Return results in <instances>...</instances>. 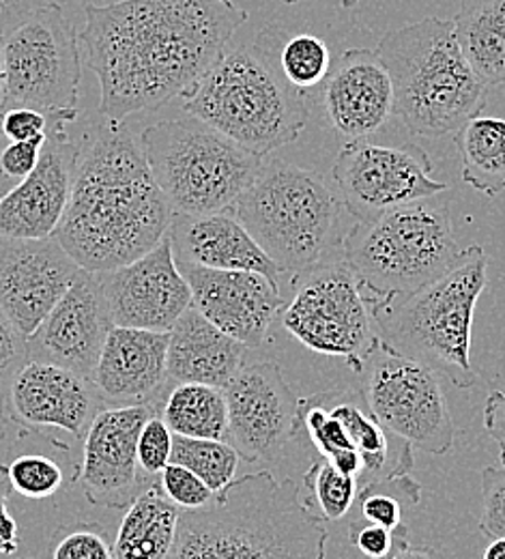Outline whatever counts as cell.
I'll return each instance as SVG.
<instances>
[{
  "instance_id": "f35d334b",
  "label": "cell",
  "mask_w": 505,
  "mask_h": 559,
  "mask_svg": "<svg viewBox=\"0 0 505 559\" xmlns=\"http://www.w3.org/2000/svg\"><path fill=\"white\" fill-rule=\"evenodd\" d=\"M31 359L26 336L13 325L7 312L0 308V399L7 401L9 388L15 374Z\"/></svg>"
},
{
  "instance_id": "ac0fdd59",
  "label": "cell",
  "mask_w": 505,
  "mask_h": 559,
  "mask_svg": "<svg viewBox=\"0 0 505 559\" xmlns=\"http://www.w3.org/2000/svg\"><path fill=\"white\" fill-rule=\"evenodd\" d=\"M80 270L57 237L0 239V308L28 338Z\"/></svg>"
},
{
  "instance_id": "52a82bcc",
  "label": "cell",
  "mask_w": 505,
  "mask_h": 559,
  "mask_svg": "<svg viewBox=\"0 0 505 559\" xmlns=\"http://www.w3.org/2000/svg\"><path fill=\"white\" fill-rule=\"evenodd\" d=\"M342 254L376 314L445 276L462 250L438 194L358 222L345 235Z\"/></svg>"
},
{
  "instance_id": "f1b7e54d",
  "label": "cell",
  "mask_w": 505,
  "mask_h": 559,
  "mask_svg": "<svg viewBox=\"0 0 505 559\" xmlns=\"http://www.w3.org/2000/svg\"><path fill=\"white\" fill-rule=\"evenodd\" d=\"M172 435L228 441V405L224 390L181 383L172 385L159 407Z\"/></svg>"
},
{
  "instance_id": "9a60e30c",
  "label": "cell",
  "mask_w": 505,
  "mask_h": 559,
  "mask_svg": "<svg viewBox=\"0 0 505 559\" xmlns=\"http://www.w3.org/2000/svg\"><path fill=\"white\" fill-rule=\"evenodd\" d=\"M77 115L48 119V136L37 168L0 201V239L55 237L70 205L80 153L73 139Z\"/></svg>"
},
{
  "instance_id": "8992f818",
  "label": "cell",
  "mask_w": 505,
  "mask_h": 559,
  "mask_svg": "<svg viewBox=\"0 0 505 559\" xmlns=\"http://www.w3.org/2000/svg\"><path fill=\"white\" fill-rule=\"evenodd\" d=\"M394 84V112L418 136H454L480 117L489 88L465 61L454 22L424 17L389 31L376 48Z\"/></svg>"
},
{
  "instance_id": "f546056e",
  "label": "cell",
  "mask_w": 505,
  "mask_h": 559,
  "mask_svg": "<svg viewBox=\"0 0 505 559\" xmlns=\"http://www.w3.org/2000/svg\"><path fill=\"white\" fill-rule=\"evenodd\" d=\"M276 61V68L292 88L310 93L321 88L332 70L329 46L310 33H289L280 26H267L258 33Z\"/></svg>"
},
{
  "instance_id": "7a4b0ae2",
  "label": "cell",
  "mask_w": 505,
  "mask_h": 559,
  "mask_svg": "<svg viewBox=\"0 0 505 559\" xmlns=\"http://www.w3.org/2000/svg\"><path fill=\"white\" fill-rule=\"evenodd\" d=\"M77 140L72 199L55 237L82 270L104 274L151 252L175 211L128 121L99 115Z\"/></svg>"
},
{
  "instance_id": "e575fe53",
  "label": "cell",
  "mask_w": 505,
  "mask_h": 559,
  "mask_svg": "<svg viewBox=\"0 0 505 559\" xmlns=\"http://www.w3.org/2000/svg\"><path fill=\"white\" fill-rule=\"evenodd\" d=\"M172 456V430L159 414L151 416L139 437V469L148 480H157L170 465Z\"/></svg>"
},
{
  "instance_id": "603a6c76",
  "label": "cell",
  "mask_w": 505,
  "mask_h": 559,
  "mask_svg": "<svg viewBox=\"0 0 505 559\" xmlns=\"http://www.w3.org/2000/svg\"><path fill=\"white\" fill-rule=\"evenodd\" d=\"M168 334L112 328L99 355L93 383L104 401L117 407H161L168 390Z\"/></svg>"
},
{
  "instance_id": "4fadbf2b",
  "label": "cell",
  "mask_w": 505,
  "mask_h": 559,
  "mask_svg": "<svg viewBox=\"0 0 505 559\" xmlns=\"http://www.w3.org/2000/svg\"><path fill=\"white\" fill-rule=\"evenodd\" d=\"M332 177L345 210L358 222L449 192V183L434 179L429 153L416 144L349 142L340 151Z\"/></svg>"
},
{
  "instance_id": "6da1fadb",
  "label": "cell",
  "mask_w": 505,
  "mask_h": 559,
  "mask_svg": "<svg viewBox=\"0 0 505 559\" xmlns=\"http://www.w3.org/2000/svg\"><path fill=\"white\" fill-rule=\"evenodd\" d=\"M248 17L232 0L88 4L82 44L99 82V115L123 123L185 97Z\"/></svg>"
},
{
  "instance_id": "60d3db41",
  "label": "cell",
  "mask_w": 505,
  "mask_h": 559,
  "mask_svg": "<svg viewBox=\"0 0 505 559\" xmlns=\"http://www.w3.org/2000/svg\"><path fill=\"white\" fill-rule=\"evenodd\" d=\"M48 117L33 108H11L0 117V134L9 142H26L48 134Z\"/></svg>"
},
{
  "instance_id": "ab89813d",
  "label": "cell",
  "mask_w": 505,
  "mask_h": 559,
  "mask_svg": "<svg viewBox=\"0 0 505 559\" xmlns=\"http://www.w3.org/2000/svg\"><path fill=\"white\" fill-rule=\"evenodd\" d=\"M50 559H115V549L99 530L77 527L55 545Z\"/></svg>"
},
{
  "instance_id": "ba28073f",
  "label": "cell",
  "mask_w": 505,
  "mask_h": 559,
  "mask_svg": "<svg viewBox=\"0 0 505 559\" xmlns=\"http://www.w3.org/2000/svg\"><path fill=\"white\" fill-rule=\"evenodd\" d=\"M486 282V250H462L445 276L372 314L381 349L431 368L458 390L473 388L478 372L471 364V332Z\"/></svg>"
},
{
  "instance_id": "7dc6e473",
  "label": "cell",
  "mask_w": 505,
  "mask_h": 559,
  "mask_svg": "<svg viewBox=\"0 0 505 559\" xmlns=\"http://www.w3.org/2000/svg\"><path fill=\"white\" fill-rule=\"evenodd\" d=\"M4 93H7V80H4V55H2V39H0V117L4 110Z\"/></svg>"
},
{
  "instance_id": "cb8c5ba5",
  "label": "cell",
  "mask_w": 505,
  "mask_h": 559,
  "mask_svg": "<svg viewBox=\"0 0 505 559\" xmlns=\"http://www.w3.org/2000/svg\"><path fill=\"white\" fill-rule=\"evenodd\" d=\"M168 237L179 265H196L221 272H252L265 276L280 288V267L228 211L205 215L175 213Z\"/></svg>"
},
{
  "instance_id": "d6a6232c",
  "label": "cell",
  "mask_w": 505,
  "mask_h": 559,
  "mask_svg": "<svg viewBox=\"0 0 505 559\" xmlns=\"http://www.w3.org/2000/svg\"><path fill=\"white\" fill-rule=\"evenodd\" d=\"M420 499L422 489L411 476L368 483L361 487L356 501V508L360 510L358 519L387 530H402L405 514L411 508H418Z\"/></svg>"
},
{
  "instance_id": "3957f363",
  "label": "cell",
  "mask_w": 505,
  "mask_h": 559,
  "mask_svg": "<svg viewBox=\"0 0 505 559\" xmlns=\"http://www.w3.org/2000/svg\"><path fill=\"white\" fill-rule=\"evenodd\" d=\"M329 527L292 480L248 474L199 510H181L168 559H327Z\"/></svg>"
},
{
  "instance_id": "e0dca14e",
  "label": "cell",
  "mask_w": 505,
  "mask_h": 559,
  "mask_svg": "<svg viewBox=\"0 0 505 559\" xmlns=\"http://www.w3.org/2000/svg\"><path fill=\"white\" fill-rule=\"evenodd\" d=\"M115 323L101 276L80 270L70 290L26 338L35 361L55 364L91 379Z\"/></svg>"
},
{
  "instance_id": "30bf717a",
  "label": "cell",
  "mask_w": 505,
  "mask_h": 559,
  "mask_svg": "<svg viewBox=\"0 0 505 559\" xmlns=\"http://www.w3.org/2000/svg\"><path fill=\"white\" fill-rule=\"evenodd\" d=\"M289 301L280 310L285 330L314 353L342 357L358 374L381 349L370 306L345 254L290 278Z\"/></svg>"
},
{
  "instance_id": "f6af8a7d",
  "label": "cell",
  "mask_w": 505,
  "mask_h": 559,
  "mask_svg": "<svg viewBox=\"0 0 505 559\" xmlns=\"http://www.w3.org/2000/svg\"><path fill=\"white\" fill-rule=\"evenodd\" d=\"M389 559H445L436 549L433 547H424V545H420V547H413V545H402L394 556Z\"/></svg>"
},
{
  "instance_id": "681fc988",
  "label": "cell",
  "mask_w": 505,
  "mask_h": 559,
  "mask_svg": "<svg viewBox=\"0 0 505 559\" xmlns=\"http://www.w3.org/2000/svg\"><path fill=\"white\" fill-rule=\"evenodd\" d=\"M285 2H287V4H297V2H305V0H285ZM338 2H340L345 9H349V7H353L358 0H338Z\"/></svg>"
},
{
  "instance_id": "5bb4252c",
  "label": "cell",
  "mask_w": 505,
  "mask_h": 559,
  "mask_svg": "<svg viewBox=\"0 0 505 559\" xmlns=\"http://www.w3.org/2000/svg\"><path fill=\"white\" fill-rule=\"evenodd\" d=\"M224 394L228 443L252 465L276 463L301 430V399L294 396L280 366L245 364Z\"/></svg>"
},
{
  "instance_id": "74e56055",
  "label": "cell",
  "mask_w": 505,
  "mask_h": 559,
  "mask_svg": "<svg viewBox=\"0 0 505 559\" xmlns=\"http://www.w3.org/2000/svg\"><path fill=\"white\" fill-rule=\"evenodd\" d=\"M480 532L489 540L505 538V467L491 465L482 472Z\"/></svg>"
},
{
  "instance_id": "d6986e66",
  "label": "cell",
  "mask_w": 505,
  "mask_h": 559,
  "mask_svg": "<svg viewBox=\"0 0 505 559\" xmlns=\"http://www.w3.org/2000/svg\"><path fill=\"white\" fill-rule=\"evenodd\" d=\"M192 290V306L226 336L248 349L267 343L274 321L285 306L282 290L252 272H221L179 265Z\"/></svg>"
},
{
  "instance_id": "d4e9b609",
  "label": "cell",
  "mask_w": 505,
  "mask_h": 559,
  "mask_svg": "<svg viewBox=\"0 0 505 559\" xmlns=\"http://www.w3.org/2000/svg\"><path fill=\"white\" fill-rule=\"evenodd\" d=\"M168 336V385L196 383L226 390L245 366L248 347L219 332L194 306Z\"/></svg>"
},
{
  "instance_id": "ee69618b",
  "label": "cell",
  "mask_w": 505,
  "mask_h": 559,
  "mask_svg": "<svg viewBox=\"0 0 505 559\" xmlns=\"http://www.w3.org/2000/svg\"><path fill=\"white\" fill-rule=\"evenodd\" d=\"M484 428L502 452V465L505 467V392L493 390L484 405Z\"/></svg>"
},
{
  "instance_id": "8d00e7d4",
  "label": "cell",
  "mask_w": 505,
  "mask_h": 559,
  "mask_svg": "<svg viewBox=\"0 0 505 559\" xmlns=\"http://www.w3.org/2000/svg\"><path fill=\"white\" fill-rule=\"evenodd\" d=\"M409 532L402 530H387L381 525L365 523L356 519L349 527V543L363 559H389L402 545H407Z\"/></svg>"
},
{
  "instance_id": "ffe728a7",
  "label": "cell",
  "mask_w": 505,
  "mask_h": 559,
  "mask_svg": "<svg viewBox=\"0 0 505 559\" xmlns=\"http://www.w3.org/2000/svg\"><path fill=\"white\" fill-rule=\"evenodd\" d=\"M155 405L104 407L84 435L82 485L86 492L106 506H125L141 489L153 485L139 469V437Z\"/></svg>"
},
{
  "instance_id": "5b68a950",
  "label": "cell",
  "mask_w": 505,
  "mask_h": 559,
  "mask_svg": "<svg viewBox=\"0 0 505 559\" xmlns=\"http://www.w3.org/2000/svg\"><path fill=\"white\" fill-rule=\"evenodd\" d=\"M342 201L323 175L265 157L232 213L282 274L297 278L342 254Z\"/></svg>"
},
{
  "instance_id": "1f68e13d",
  "label": "cell",
  "mask_w": 505,
  "mask_h": 559,
  "mask_svg": "<svg viewBox=\"0 0 505 559\" xmlns=\"http://www.w3.org/2000/svg\"><path fill=\"white\" fill-rule=\"evenodd\" d=\"M239 461V452L228 441L172 435L170 463L190 469L214 492L226 489L235 480Z\"/></svg>"
},
{
  "instance_id": "484cf974",
  "label": "cell",
  "mask_w": 505,
  "mask_h": 559,
  "mask_svg": "<svg viewBox=\"0 0 505 559\" xmlns=\"http://www.w3.org/2000/svg\"><path fill=\"white\" fill-rule=\"evenodd\" d=\"M181 510L161 492L155 480L141 490L121 516L115 559H168L175 547Z\"/></svg>"
},
{
  "instance_id": "836d02e7",
  "label": "cell",
  "mask_w": 505,
  "mask_h": 559,
  "mask_svg": "<svg viewBox=\"0 0 505 559\" xmlns=\"http://www.w3.org/2000/svg\"><path fill=\"white\" fill-rule=\"evenodd\" d=\"M11 490L17 495L41 501L55 497L65 485L63 467L46 454H20L7 465Z\"/></svg>"
},
{
  "instance_id": "8fae6325",
  "label": "cell",
  "mask_w": 505,
  "mask_h": 559,
  "mask_svg": "<svg viewBox=\"0 0 505 559\" xmlns=\"http://www.w3.org/2000/svg\"><path fill=\"white\" fill-rule=\"evenodd\" d=\"M4 110L33 108L48 119L77 115L82 78L72 20L52 2L2 39ZM2 110V112H4Z\"/></svg>"
},
{
  "instance_id": "b9f144b4",
  "label": "cell",
  "mask_w": 505,
  "mask_h": 559,
  "mask_svg": "<svg viewBox=\"0 0 505 559\" xmlns=\"http://www.w3.org/2000/svg\"><path fill=\"white\" fill-rule=\"evenodd\" d=\"M9 492L7 467L0 465V558H13L20 551V523L9 510Z\"/></svg>"
},
{
  "instance_id": "4dcf8cb0",
  "label": "cell",
  "mask_w": 505,
  "mask_h": 559,
  "mask_svg": "<svg viewBox=\"0 0 505 559\" xmlns=\"http://www.w3.org/2000/svg\"><path fill=\"white\" fill-rule=\"evenodd\" d=\"M303 487L308 490V495L303 497L305 506L325 523L345 521L353 512L360 495V480L340 474L323 456L314 459L308 467L303 476Z\"/></svg>"
},
{
  "instance_id": "bcb514c9",
  "label": "cell",
  "mask_w": 505,
  "mask_h": 559,
  "mask_svg": "<svg viewBox=\"0 0 505 559\" xmlns=\"http://www.w3.org/2000/svg\"><path fill=\"white\" fill-rule=\"evenodd\" d=\"M482 559H505V538L491 540V545L486 547Z\"/></svg>"
},
{
  "instance_id": "277c9868",
  "label": "cell",
  "mask_w": 505,
  "mask_h": 559,
  "mask_svg": "<svg viewBox=\"0 0 505 559\" xmlns=\"http://www.w3.org/2000/svg\"><path fill=\"white\" fill-rule=\"evenodd\" d=\"M181 108L261 157L299 139L310 117L308 95L282 78L261 35L250 46L226 50L181 97Z\"/></svg>"
},
{
  "instance_id": "c3c4849f",
  "label": "cell",
  "mask_w": 505,
  "mask_h": 559,
  "mask_svg": "<svg viewBox=\"0 0 505 559\" xmlns=\"http://www.w3.org/2000/svg\"><path fill=\"white\" fill-rule=\"evenodd\" d=\"M7 428H9V416H7V405H4V401L0 399V441L4 439V435H7Z\"/></svg>"
},
{
  "instance_id": "4316f807",
  "label": "cell",
  "mask_w": 505,
  "mask_h": 559,
  "mask_svg": "<svg viewBox=\"0 0 505 559\" xmlns=\"http://www.w3.org/2000/svg\"><path fill=\"white\" fill-rule=\"evenodd\" d=\"M452 22L476 78L486 88L505 84V0H460Z\"/></svg>"
},
{
  "instance_id": "9c48e42d",
  "label": "cell",
  "mask_w": 505,
  "mask_h": 559,
  "mask_svg": "<svg viewBox=\"0 0 505 559\" xmlns=\"http://www.w3.org/2000/svg\"><path fill=\"white\" fill-rule=\"evenodd\" d=\"M139 142L161 194L185 215L230 211L265 162L185 112L148 126Z\"/></svg>"
},
{
  "instance_id": "83f0119b",
  "label": "cell",
  "mask_w": 505,
  "mask_h": 559,
  "mask_svg": "<svg viewBox=\"0 0 505 559\" xmlns=\"http://www.w3.org/2000/svg\"><path fill=\"white\" fill-rule=\"evenodd\" d=\"M460 153V175L467 186L486 199H495L505 190V119L476 117L456 134Z\"/></svg>"
},
{
  "instance_id": "44dd1931",
  "label": "cell",
  "mask_w": 505,
  "mask_h": 559,
  "mask_svg": "<svg viewBox=\"0 0 505 559\" xmlns=\"http://www.w3.org/2000/svg\"><path fill=\"white\" fill-rule=\"evenodd\" d=\"M91 379L68 368L28 359L15 374L4 405L11 416L37 430H61L84 439L93 418L104 409Z\"/></svg>"
},
{
  "instance_id": "7c38bea8",
  "label": "cell",
  "mask_w": 505,
  "mask_h": 559,
  "mask_svg": "<svg viewBox=\"0 0 505 559\" xmlns=\"http://www.w3.org/2000/svg\"><path fill=\"white\" fill-rule=\"evenodd\" d=\"M361 377L368 409L392 435L433 456L454 448L452 412L438 374L431 368L378 349L363 366Z\"/></svg>"
},
{
  "instance_id": "f907efd6",
  "label": "cell",
  "mask_w": 505,
  "mask_h": 559,
  "mask_svg": "<svg viewBox=\"0 0 505 559\" xmlns=\"http://www.w3.org/2000/svg\"><path fill=\"white\" fill-rule=\"evenodd\" d=\"M104 4H112V2H121V0H101Z\"/></svg>"
},
{
  "instance_id": "816d5d0a",
  "label": "cell",
  "mask_w": 505,
  "mask_h": 559,
  "mask_svg": "<svg viewBox=\"0 0 505 559\" xmlns=\"http://www.w3.org/2000/svg\"><path fill=\"white\" fill-rule=\"evenodd\" d=\"M28 559H31V558H28Z\"/></svg>"
},
{
  "instance_id": "7bdbcfd3",
  "label": "cell",
  "mask_w": 505,
  "mask_h": 559,
  "mask_svg": "<svg viewBox=\"0 0 505 559\" xmlns=\"http://www.w3.org/2000/svg\"><path fill=\"white\" fill-rule=\"evenodd\" d=\"M52 0H0V39L24 26Z\"/></svg>"
},
{
  "instance_id": "d590c367",
  "label": "cell",
  "mask_w": 505,
  "mask_h": 559,
  "mask_svg": "<svg viewBox=\"0 0 505 559\" xmlns=\"http://www.w3.org/2000/svg\"><path fill=\"white\" fill-rule=\"evenodd\" d=\"M161 492L179 508V510H199L205 508L214 499V490L209 489L199 476L190 469L170 463L157 478Z\"/></svg>"
},
{
  "instance_id": "7402d4cb",
  "label": "cell",
  "mask_w": 505,
  "mask_h": 559,
  "mask_svg": "<svg viewBox=\"0 0 505 559\" xmlns=\"http://www.w3.org/2000/svg\"><path fill=\"white\" fill-rule=\"evenodd\" d=\"M321 97L332 128L347 144L381 132L396 115L389 71L370 48H351L336 59Z\"/></svg>"
},
{
  "instance_id": "2e32d148",
  "label": "cell",
  "mask_w": 505,
  "mask_h": 559,
  "mask_svg": "<svg viewBox=\"0 0 505 559\" xmlns=\"http://www.w3.org/2000/svg\"><path fill=\"white\" fill-rule=\"evenodd\" d=\"M99 276L115 328L170 334L192 308V290L177 267L168 235L145 257Z\"/></svg>"
}]
</instances>
